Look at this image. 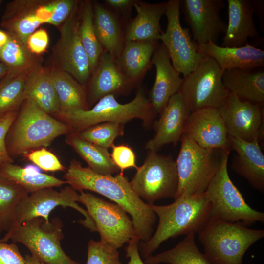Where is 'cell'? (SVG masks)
Instances as JSON below:
<instances>
[{"mask_svg": "<svg viewBox=\"0 0 264 264\" xmlns=\"http://www.w3.org/2000/svg\"><path fill=\"white\" fill-rule=\"evenodd\" d=\"M65 181L74 190L90 191L102 195L122 208L132 218L135 235L146 242L153 235L157 217L133 191L123 173L116 176L99 174L72 159L65 175Z\"/></svg>", "mask_w": 264, "mask_h": 264, "instance_id": "obj_1", "label": "cell"}, {"mask_svg": "<svg viewBox=\"0 0 264 264\" xmlns=\"http://www.w3.org/2000/svg\"><path fill=\"white\" fill-rule=\"evenodd\" d=\"M149 206L158 218V224L150 239L139 243L140 255L144 259L170 238L199 232L210 218V202L204 192L181 196L167 205Z\"/></svg>", "mask_w": 264, "mask_h": 264, "instance_id": "obj_2", "label": "cell"}, {"mask_svg": "<svg viewBox=\"0 0 264 264\" xmlns=\"http://www.w3.org/2000/svg\"><path fill=\"white\" fill-rule=\"evenodd\" d=\"M72 132L70 126L25 99L6 135V148L12 157L24 155L48 147L55 138Z\"/></svg>", "mask_w": 264, "mask_h": 264, "instance_id": "obj_3", "label": "cell"}, {"mask_svg": "<svg viewBox=\"0 0 264 264\" xmlns=\"http://www.w3.org/2000/svg\"><path fill=\"white\" fill-rule=\"evenodd\" d=\"M144 88H139L134 98L130 102L119 103L115 96L106 95L88 110L58 113L53 117L79 132L90 126L105 122L126 124L134 119L142 121L146 128L153 123L156 115Z\"/></svg>", "mask_w": 264, "mask_h": 264, "instance_id": "obj_4", "label": "cell"}, {"mask_svg": "<svg viewBox=\"0 0 264 264\" xmlns=\"http://www.w3.org/2000/svg\"><path fill=\"white\" fill-rule=\"evenodd\" d=\"M198 233L204 254L212 264H244L245 252L264 237L263 229H250L242 222L213 218Z\"/></svg>", "mask_w": 264, "mask_h": 264, "instance_id": "obj_5", "label": "cell"}, {"mask_svg": "<svg viewBox=\"0 0 264 264\" xmlns=\"http://www.w3.org/2000/svg\"><path fill=\"white\" fill-rule=\"evenodd\" d=\"M62 227L58 218L47 222L42 217H35L13 226L0 239L4 242L11 240L14 243L24 245L32 256L47 264H79L61 247Z\"/></svg>", "mask_w": 264, "mask_h": 264, "instance_id": "obj_6", "label": "cell"}, {"mask_svg": "<svg viewBox=\"0 0 264 264\" xmlns=\"http://www.w3.org/2000/svg\"><path fill=\"white\" fill-rule=\"evenodd\" d=\"M230 149L223 150L218 170L204 192L210 202L209 218L246 225L264 222V213L251 208L229 177L227 164Z\"/></svg>", "mask_w": 264, "mask_h": 264, "instance_id": "obj_7", "label": "cell"}, {"mask_svg": "<svg viewBox=\"0 0 264 264\" xmlns=\"http://www.w3.org/2000/svg\"><path fill=\"white\" fill-rule=\"evenodd\" d=\"M180 140L181 147L175 160L178 185L174 200L204 193L219 168L221 157L217 155L219 149L203 148L184 135Z\"/></svg>", "mask_w": 264, "mask_h": 264, "instance_id": "obj_8", "label": "cell"}, {"mask_svg": "<svg viewBox=\"0 0 264 264\" xmlns=\"http://www.w3.org/2000/svg\"><path fill=\"white\" fill-rule=\"evenodd\" d=\"M130 181L133 191L148 204L162 198H174L178 177L176 161L171 155L148 151L143 164L138 166Z\"/></svg>", "mask_w": 264, "mask_h": 264, "instance_id": "obj_9", "label": "cell"}, {"mask_svg": "<svg viewBox=\"0 0 264 264\" xmlns=\"http://www.w3.org/2000/svg\"><path fill=\"white\" fill-rule=\"evenodd\" d=\"M223 72L213 58L206 56L183 76L178 92L190 112L205 108L218 109L224 103L229 92L222 82Z\"/></svg>", "mask_w": 264, "mask_h": 264, "instance_id": "obj_10", "label": "cell"}, {"mask_svg": "<svg viewBox=\"0 0 264 264\" xmlns=\"http://www.w3.org/2000/svg\"><path fill=\"white\" fill-rule=\"evenodd\" d=\"M78 202L92 219L100 241L118 249L135 235L132 220L121 207L90 193L81 192Z\"/></svg>", "mask_w": 264, "mask_h": 264, "instance_id": "obj_11", "label": "cell"}, {"mask_svg": "<svg viewBox=\"0 0 264 264\" xmlns=\"http://www.w3.org/2000/svg\"><path fill=\"white\" fill-rule=\"evenodd\" d=\"M180 0L166 2L165 15L166 31L159 38L169 55L174 68L185 76L193 71L206 56L198 51L189 28L182 26L180 21Z\"/></svg>", "mask_w": 264, "mask_h": 264, "instance_id": "obj_12", "label": "cell"}, {"mask_svg": "<svg viewBox=\"0 0 264 264\" xmlns=\"http://www.w3.org/2000/svg\"><path fill=\"white\" fill-rule=\"evenodd\" d=\"M78 198L79 194L70 186H66L59 191L53 188H47L29 194L21 200L17 206L13 226L35 217H42L48 222L50 212L56 207L61 206L78 211L85 218L84 220H79V223L92 232L97 231L95 224L87 210L78 204Z\"/></svg>", "mask_w": 264, "mask_h": 264, "instance_id": "obj_13", "label": "cell"}, {"mask_svg": "<svg viewBox=\"0 0 264 264\" xmlns=\"http://www.w3.org/2000/svg\"><path fill=\"white\" fill-rule=\"evenodd\" d=\"M79 8L80 5L59 26L60 36L53 50L54 66L69 74L85 87L90 78L91 71L79 35Z\"/></svg>", "mask_w": 264, "mask_h": 264, "instance_id": "obj_14", "label": "cell"}, {"mask_svg": "<svg viewBox=\"0 0 264 264\" xmlns=\"http://www.w3.org/2000/svg\"><path fill=\"white\" fill-rule=\"evenodd\" d=\"M224 6L223 0H180V10L198 45L217 44L225 34L227 24L220 15Z\"/></svg>", "mask_w": 264, "mask_h": 264, "instance_id": "obj_15", "label": "cell"}, {"mask_svg": "<svg viewBox=\"0 0 264 264\" xmlns=\"http://www.w3.org/2000/svg\"><path fill=\"white\" fill-rule=\"evenodd\" d=\"M262 104L239 99L233 93L218 108L228 135L246 141L258 138L263 132V108Z\"/></svg>", "mask_w": 264, "mask_h": 264, "instance_id": "obj_16", "label": "cell"}, {"mask_svg": "<svg viewBox=\"0 0 264 264\" xmlns=\"http://www.w3.org/2000/svg\"><path fill=\"white\" fill-rule=\"evenodd\" d=\"M136 87L124 74L116 58L103 50L96 68L85 86L89 108L106 95H127Z\"/></svg>", "mask_w": 264, "mask_h": 264, "instance_id": "obj_17", "label": "cell"}, {"mask_svg": "<svg viewBox=\"0 0 264 264\" xmlns=\"http://www.w3.org/2000/svg\"><path fill=\"white\" fill-rule=\"evenodd\" d=\"M182 135L203 148L230 149L228 134L217 108H205L190 112Z\"/></svg>", "mask_w": 264, "mask_h": 264, "instance_id": "obj_18", "label": "cell"}, {"mask_svg": "<svg viewBox=\"0 0 264 264\" xmlns=\"http://www.w3.org/2000/svg\"><path fill=\"white\" fill-rule=\"evenodd\" d=\"M190 113L180 93L173 95L159 113L158 119L154 121L155 134L146 142L145 149L157 152L166 144L172 143L176 146L180 140Z\"/></svg>", "mask_w": 264, "mask_h": 264, "instance_id": "obj_19", "label": "cell"}, {"mask_svg": "<svg viewBox=\"0 0 264 264\" xmlns=\"http://www.w3.org/2000/svg\"><path fill=\"white\" fill-rule=\"evenodd\" d=\"M151 63L155 66L156 74L148 98L158 114L165 108L170 98L178 92L183 78L173 67L168 52L161 43L155 48Z\"/></svg>", "mask_w": 264, "mask_h": 264, "instance_id": "obj_20", "label": "cell"}, {"mask_svg": "<svg viewBox=\"0 0 264 264\" xmlns=\"http://www.w3.org/2000/svg\"><path fill=\"white\" fill-rule=\"evenodd\" d=\"M229 148L235 151L233 170L254 189L264 192V155L258 138L246 141L228 135Z\"/></svg>", "mask_w": 264, "mask_h": 264, "instance_id": "obj_21", "label": "cell"}, {"mask_svg": "<svg viewBox=\"0 0 264 264\" xmlns=\"http://www.w3.org/2000/svg\"><path fill=\"white\" fill-rule=\"evenodd\" d=\"M166 2L150 3L136 0L133 4L136 15L126 23L124 42L132 41H159L163 33L160 22L165 15Z\"/></svg>", "mask_w": 264, "mask_h": 264, "instance_id": "obj_22", "label": "cell"}, {"mask_svg": "<svg viewBox=\"0 0 264 264\" xmlns=\"http://www.w3.org/2000/svg\"><path fill=\"white\" fill-rule=\"evenodd\" d=\"M198 51L213 58L223 71L238 68L253 70L264 66V51L247 43L241 47H223L209 42L198 45Z\"/></svg>", "mask_w": 264, "mask_h": 264, "instance_id": "obj_23", "label": "cell"}, {"mask_svg": "<svg viewBox=\"0 0 264 264\" xmlns=\"http://www.w3.org/2000/svg\"><path fill=\"white\" fill-rule=\"evenodd\" d=\"M228 22L222 46L241 47L258 36L252 0H227Z\"/></svg>", "mask_w": 264, "mask_h": 264, "instance_id": "obj_24", "label": "cell"}, {"mask_svg": "<svg viewBox=\"0 0 264 264\" xmlns=\"http://www.w3.org/2000/svg\"><path fill=\"white\" fill-rule=\"evenodd\" d=\"M40 0H16L6 6L2 17L1 26L6 32L23 44H27L29 36L42 23L37 10Z\"/></svg>", "mask_w": 264, "mask_h": 264, "instance_id": "obj_25", "label": "cell"}, {"mask_svg": "<svg viewBox=\"0 0 264 264\" xmlns=\"http://www.w3.org/2000/svg\"><path fill=\"white\" fill-rule=\"evenodd\" d=\"M93 26L98 41L104 50L118 58L124 44L125 24L119 16L97 1L92 2Z\"/></svg>", "mask_w": 264, "mask_h": 264, "instance_id": "obj_26", "label": "cell"}, {"mask_svg": "<svg viewBox=\"0 0 264 264\" xmlns=\"http://www.w3.org/2000/svg\"><path fill=\"white\" fill-rule=\"evenodd\" d=\"M159 41H132L124 42L116 58L124 74L137 87L151 68L152 57Z\"/></svg>", "mask_w": 264, "mask_h": 264, "instance_id": "obj_27", "label": "cell"}, {"mask_svg": "<svg viewBox=\"0 0 264 264\" xmlns=\"http://www.w3.org/2000/svg\"><path fill=\"white\" fill-rule=\"evenodd\" d=\"M222 79L229 93L234 94L242 100L264 104V71L227 69L223 71Z\"/></svg>", "mask_w": 264, "mask_h": 264, "instance_id": "obj_28", "label": "cell"}, {"mask_svg": "<svg viewBox=\"0 0 264 264\" xmlns=\"http://www.w3.org/2000/svg\"><path fill=\"white\" fill-rule=\"evenodd\" d=\"M24 96L25 99L32 101L51 116H54L60 111L59 100L50 69L42 65L29 73Z\"/></svg>", "mask_w": 264, "mask_h": 264, "instance_id": "obj_29", "label": "cell"}, {"mask_svg": "<svg viewBox=\"0 0 264 264\" xmlns=\"http://www.w3.org/2000/svg\"><path fill=\"white\" fill-rule=\"evenodd\" d=\"M49 69L59 100V113L88 110L89 108L85 87L54 65Z\"/></svg>", "mask_w": 264, "mask_h": 264, "instance_id": "obj_30", "label": "cell"}, {"mask_svg": "<svg viewBox=\"0 0 264 264\" xmlns=\"http://www.w3.org/2000/svg\"><path fill=\"white\" fill-rule=\"evenodd\" d=\"M8 34L7 42L0 49V62L7 67L8 71L5 77H14L29 72L41 66L37 55L32 53L27 45L14 36Z\"/></svg>", "mask_w": 264, "mask_h": 264, "instance_id": "obj_31", "label": "cell"}, {"mask_svg": "<svg viewBox=\"0 0 264 264\" xmlns=\"http://www.w3.org/2000/svg\"><path fill=\"white\" fill-rule=\"evenodd\" d=\"M65 142L95 172L103 175H112L120 171L113 162L108 149L81 138L75 132L66 134Z\"/></svg>", "mask_w": 264, "mask_h": 264, "instance_id": "obj_32", "label": "cell"}, {"mask_svg": "<svg viewBox=\"0 0 264 264\" xmlns=\"http://www.w3.org/2000/svg\"><path fill=\"white\" fill-rule=\"evenodd\" d=\"M0 172L23 187L29 194L44 188L59 187L67 183L65 180L42 173L30 166L22 167L9 163L0 166Z\"/></svg>", "mask_w": 264, "mask_h": 264, "instance_id": "obj_33", "label": "cell"}, {"mask_svg": "<svg viewBox=\"0 0 264 264\" xmlns=\"http://www.w3.org/2000/svg\"><path fill=\"white\" fill-rule=\"evenodd\" d=\"M195 233L186 237L173 248L145 259V264H212L204 253L199 251L195 241Z\"/></svg>", "mask_w": 264, "mask_h": 264, "instance_id": "obj_34", "label": "cell"}, {"mask_svg": "<svg viewBox=\"0 0 264 264\" xmlns=\"http://www.w3.org/2000/svg\"><path fill=\"white\" fill-rule=\"evenodd\" d=\"M78 31L80 41L89 60L92 75L97 66L103 49L94 31L93 7L91 1L81 2Z\"/></svg>", "mask_w": 264, "mask_h": 264, "instance_id": "obj_35", "label": "cell"}, {"mask_svg": "<svg viewBox=\"0 0 264 264\" xmlns=\"http://www.w3.org/2000/svg\"><path fill=\"white\" fill-rule=\"evenodd\" d=\"M29 193L0 172V234L13 226L17 206Z\"/></svg>", "mask_w": 264, "mask_h": 264, "instance_id": "obj_36", "label": "cell"}, {"mask_svg": "<svg viewBox=\"0 0 264 264\" xmlns=\"http://www.w3.org/2000/svg\"><path fill=\"white\" fill-rule=\"evenodd\" d=\"M29 73L2 78L0 81V115L20 109L25 100V85Z\"/></svg>", "mask_w": 264, "mask_h": 264, "instance_id": "obj_37", "label": "cell"}, {"mask_svg": "<svg viewBox=\"0 0 264 264\" xmlns=\"http://www.w3.org/2000/svg\"><path fill=\"white\" fill-rule=\"evenodd\" d=\"M124 125L121 123L105 122L90 126L76 133L81 138L108 149L114 145V142L117 137L124 135Z\"/></svg>", "mask_w": 264, "mask_h": 264, "instance_id": "obj_38", "label": "cell"}, {"mask_svg": "<svg viewBox=\"0 0 264 264\" xmlns=\"http://www.w3.org/2000/svg\"><path fill=\"white\" fill-rule=\"evenodd\" d=\"M87 250L86 264H123L117 249L100 240H90Z\"/></svg>", "mask_w": 264, "mask_h": 264, "instance_id": "obj_39", "label": "cell"}, {"mask_svg": "<svg viewBox=\"0 0 264 264\" xmlns=\"http://www.w3.org/2000/svg\"><path fill=\"white\" fill-rule=\"evenodd\" d=\"M27 159L45 171L55 172L66 169L58 157L45 148L32 151L24 154Z\"/></svg>", "mask_w": 264, "mask_h": 264, "instance_id": "obj_40", "label": "cell"}, {"mask_svg": "<svg viewBox=\"0 0 264 264\" xmlns=\"http://www.w3.org/2000/svg\"><path fill=\"white\" fill-rule=\"evenodd\" d=\"M114 164L118 168L120 172L131 168L136 169L138 166L136 163V155L133 150L128 145L120 144L112 147L110 154Z\"/></svg>", "mask_w": 264, "mask_h": 264, "instance_id": "obj_41", "label": "cell"}, {"mask_svg": "<svg viewBox=\"0 0 264 264\" xmlns=\"http://www.w3.org/2000/svg\"><path fill=\"white\" fill-rule=\"evenodd\" d=\"M19 110L8 112L0 118V166L4 164L13 163L14 161L7 151L6 137L9 128L18 115Z\"/></svg>", "mask_w": 264, "mask_h": 264, "instance_id": "obj_42", "label": "cell"}, {"mask_svg": "<svg viewBox=\"0 0 264 264\" xmlns=\"http://www.w3.org/2000/svg\"><path fill=\"white\" fill-rule=\"evenodd\" d=\"M0 264H26V261L15 243H7L0 239Z\"/></svg>", "mask_w": 264, "mask_h": 264, "instance_id": "obj_43", "label": "cell"}, {"mask_svg": "<svg viewBox=\"0 0 264 264\" xmlns=\"http://www.w3.org/2000/svg\"><path fill=\"white\" fill-rule=\"evenodd\" d=\"M48 43L49 37L47 31L44 29L40 28L29 36L26 45L32 53L37 55L46 50Z\"/></svg>", "mask_w": 264, "mask_h": 264, "instance_id": "obj_44", "label": "cell"}, {"mask_svg": "<svg viewBox=\"0 0 264 264\" xmlns=\"http://www.w3.org/2000/svg\"><path fill=\"white\" fill-rule=\"evenodd\" d=\"M135 0H105L104 4L116 13L126 23L130 20L132 7Z\"/></svg>", "mask_w": 264, "mask_h": 264, "instance_id": "obj_45", "label": "cell"}, {"mask_svg": "<svg viewBox=\"0 0 264 264\" xmlns=\"http://www.w3.org/2000/svg\"><path fill=\"white\" fill-rule=\"evenodd\" d=\"M139 238L133 236L127 243L125 247L126 257L129 259L128 264H145L142 260L139 252Z\"/></svg>", "mask_w": 264, "mask_h": 264, "instance_id": "obj_46", "label": "cell"}, {"mask_svg": "<svg viewBox=\"0 0 264 264\" xmlns=\"http://www.w3.org/2000/svg\"><path fill=\"white\" fill-rule=\"evenodd\" d=\"M254 9V13H256L259 17L261 24L264 26V1L259 0H252Z\"/></svg>", "mask_w": 264, "mask_h": 264, "instance_id": "obj_47", "label": "cell"}, {"mask_svg": "<svg viewBox=\"0 0 264 264\" xmlns=\"http://www.w3.org/2000/svg\"><path fill=\"white\" fill-rule=\"evenodd\" d=\"M24 257L26 264H47L32 255H26Z\"/></svg>", "mask_w": 264, "mask_h": 264, "instance_id": "obj_48", "label": "cell"}, {"mask_svg": "<svg viewBox=\"0 0 264 264\" xmlns=\"http://www.w3.org/2000/svg\"><path fill=\"white\" fill-rule=\"evenodd\" d=\"M8 34L6 32L0 30V45L3 46L7 42Z\"/></svg>", "mask_w": 264, "mask_h": 264, "instance_id": "obj_49", "label": "cell"}, {"mask_svg": "<svg viewBox=\"0 0 264 264\" xmlns=\"http://www.w3.org/2000/svg\"><path fill=\"white\" fill-rule=\"evenodd\" d=\"M7 67L1 62H0V79L3 78L8 73Z\"/></svg>", "mask_w": 264, "mask_h": 264, "instance_id": "obj_50", "label": "cell"}, {"mask_svg": "<svg viewBox=\"0 0 264 264\" xmlns=\"http://www.w3.org/2000/svg\"><path fill=\"white\" fill-rule=\"evenodd\" d=\"M2 47V46L1 45H0V49H1V48Z\"/></svg>", "mask_w": 264, "mask_h": 264, "instance_id": "obj_51", "label": "cell"}, {"mask_svg": "<svg viewBox=\"0 0 264 264\" xmlns=\"http://www.w3.org/2000/svg\"><path fill=\"white\" fill-rule=\"evenodd\" d=\"M2 115H0V117H1L2 116Z\"/></svg>", "mask_w": 264, "mask_h": 264, "instance_id": "obj_52", "label": "cell"}, {"mask_svg": "<svg viewBox=\"0 0 264 264\" xmlns=\"http://www.w3.org/2000/svg\"><path fill=\"white\" fill-rule=\"evenodd\" d=\"M1 2V0H0V3Z\"/></svg>", "mask_w": 264, "mask_h": 264, "instance_id": "obj_53", "label": "cell"}]
</instances>
